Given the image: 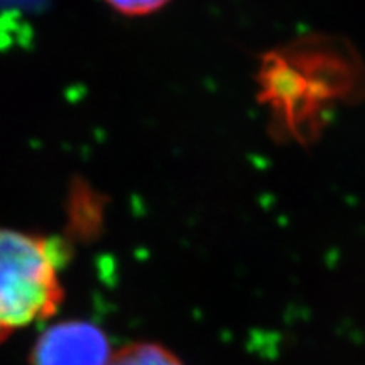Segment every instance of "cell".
Wrapping results in <instances>:
<instances>
[{"label":"cell","mask_w":365,"mask_h":365,"mask_svg":"<svg viewBox=\"0 0 365 365\" xmlns=\"http://www.w3.org/2000/svg\"><path fill=\"white\" fill-rule=\"evenodd\" d=\"M65 259L58 240L0 227V341L56 312Z\"/></svg>","instance_id":"1"},{"label":"cell","mask_w":365,"mask_h":365,"mask_svg":"<svg viewBox=\"0 0 365 365\" xmlns=\"http://www.w3.org/2000/svg\"><path fill=\"white\" fill-rule=\"evenodd\" d=\"M105 2L127 16H143L161 9L168 0H105Z\"/></svg>","instance_id":"4"},{"label":"cell","mask_w":365,"mask_h":365,"mask_svg":"<svg viewBox=\"0 0 365 365\" xmlns=\"http://www.w3.org/2000/svg\"><path fill=\"white\" fill-rule=\"evenodd\" d=\"M110 344L98 327L86 322L59 323L36 341L33 365H108Z\"/></svg>","instance_id":"2"},{"label":"cell","mask_w":365,"mask_h":365,"mask_svg":"<svg viewBox=\"0 0 365 365\" xmlns=\"http://www.w3.org/2000/svg\"><path fill=\"white\" fill-rule=\"evenodd\" d=\"M108 365H182L170 350L158 344H130L118 350L108 360Z\"/></svg>","instance_id":"3"}]
</instances>
